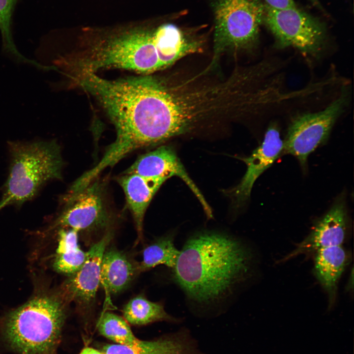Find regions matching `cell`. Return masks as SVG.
<instances>
[{"label":"cell","mask_w":354,"mask_h":354,"mask_svg":"<svg viewBox=\"0 0 354 354\" xmlns=\"http://www.w3.org/2000/svg\"><path fill=\"white\" fill-rule=\"evenodd\" d=\"M206 41L205 34L198 30L167 23L112 36L82 51L74 62L78 68L95 73L117 68L150 75L187 56L203 52Z\"/></svg>","instance_id":"1"},{"label":"cell","mask_w":354,"mask_h":354,"mask_svg":"<svg viewBox=\"0 0 354 354\" xmlns=\"http://www.w3.org/2000/svg\"><path fill=\"white\" fill-rule=\"evenodd\" d=\"M250 258L239 240L223 233H201L189 238L180 251L174 278L190 300L214 304L229 297L243 279Z\"/></svg>","instance_id":"2"},{"label":"cell","mask_w":354,"mask_h":354,"mask_svg":"<svg viewBox=\"0 0 354 354\" xmlns=\"http://www.w3.org/2000/svg\"><path fill=\"white\" fill-rule=\"evenodd\" d=\"M9 174L0 200V210L31 200L48 181L62 179L63 161L55 141L9 142Z\"/></svg>","instance_id":"3"},{"label":"cell","mask_w":354,"mask_h":354,"mask_svg":"<svg viewBox=\"0 0 354 354\" xmlns=\"http://www.w3.org/2000/svg\"><path fill=\"white\" fill-rule=\"evenodd\" d=\"M65 317L60 299L36 297L9 315L4 326L5 337L21 354H49L59 342Z\"/></svg>","instance_id":"4"},{"label":"cell","mask_w":354,"mask_h":354,"mask_svg":"<svg viewBox=\"0 0 354 354\" xmlns=\"http://www.w3.org/2000/svg\"><path fill=\"white\" fill-rule=\"evenodd\" d=\"M214 14L213 67L226 53L251 51L256 47L265 5L259 0H212Z\"/></svg>","instance_id":"5"},{"label":"cell","mask_w":354,"mask_h":354,"mask_svg":"<svg viewBox=\"0 0 354 354\" xmlns=\"http://www.w3.org/2000/svg\"><path fill=\"white\" fill-rule=\"evenodd\" d=\"M348 100V94L343 92L324 109L300 114L291 122L283 141V153L295 157L304 172L309 155L327 141Z\"/></svg>","instance_id":"6"},{"label":"cell","mask_w":354,"mask_h":354,"mask_svg":"<svg viewBox=\"0 0 354 354\" xmlns=\"http://www.w3.org/2000/svg\"><path fill=\"white\" fill-rule=\"evenodd\" d=\"M263 23L279 47H294L313 56L323 51L326 40L324 26L296 6L274 8L265 4Z\"/></svg>","instance_id":"7"},{"label":"cell","mask_w":354,"mask_h":354,"mask_svg":"<svg viewBox=\"0 0 354 354\" xmlns=\"http://www.w3.org/2000/svg\"><path fill=\"white\" fill-rule=\"evenodd\" d=\"M102 182L96 179L88 186L62 199L64 209L55 226L80 231L107 227L110 220Z\"/></svg>","instance_id":"8"},{"label":"cell","mask_w":354,"mask_h":354,"mask_svg":"<svg viewBox=\"0 0 354 354\" xmlns=\"http://www.w3.org/2000/svg\"><path fill=\"white\" fill-rule=\"evenodd\" d=\"M349 226V216L345 193L340 194L329 209L316 222L308 236L284 259L315 252L331 246L341 245Z\"/></svg>","instance_id":"9"},{"label":"cell","mask_w":354,"mask_h":354,"mask_svg":"<svg viewBox=\"0 0 354 354\" xmlns=\"http://www.w3.org/2000/svg\"><path fill=\"white\" fill-rule=\"evenodd\" d=\"M124 173L135 174L149 177L169 178L174 176L178 177L197 198L207 217H212L211 207L172 148L161 146L141 155Z\"/></svg>","instance_id":"10"},{"label":"cell","mask_w":354,"mask_h":354,"mask_svg":"<svg viewBox=\"0 0 354 354\" xmlns=\"http://www.w3.org/2000/svg\"><path fill=\"white\" fill-rule=\"evenodd\" d=\"M283 153V141L278 126L270 124L261 144L248 157H239L246 165V171L239 183L230 193L235 202L241 204L250 198L254 183L258 177Z\"/></svg>","instance_id":"11"},{"label":"cell","mask_w":354,"mask_h":354,"mask_svg":"<svg viewBox=\"0 0 354 354\" xmlns=\"http://www.w3.org/2000/svg\"><path fill=\"white\" fill-rule=\"evenodd\" d=\"M111 237V234H106L86 252L83 266L70 275L64 284L63 295L66 299L83 306L93 303L100 284L102 259Z\"/></svg>","instance_id":"12"},{"label":"cell","mask_w":354,"mask_h":354,"mask_svg":"<svg viewBox=\"0 0 354 354\" xmlns=\"http://www.w3.org/2000/svg\"><path fill=\"white\" fill-rule=\"evenodd\" d=\"M168 179L124 173L117 178L133 217L139 238L142 237L144 218L147 208L156 192Z\"/></svg>","instance_id":"13"},{"label":"cell","mask_w":354,"mask_h":354,"mask_svg":"<svg viewBox=\"0 0 354 354\" xmlns=\"http://www.w3.org/2000/svg\"><path fill=\"white\" fill-rule=\"evenodd\" d=\"M315 253L314 274L327 293L331 304L337 283L347 264L348 255L342 245L322 248Z\"/></svg>","instance_id":"14"},{"label":"cell","mask_w":354,"mask_h":354,"mask_svg":"<svg viewBox=\"0 0 354 354\" xmlns=\"http://www.w3.org/2000/svg\"><path fill=\"white\" fill-rule=\"evenodd\" d=\"M137 269L121 252L105 250L101 264L100 284L107 293L118 294L129 285Z\"/></svg>","instance_id":"15"},{"label":"cell","mask_w":354,"mask_h":354,"mask_svg":"<svg viewBox=\"0 0 354 354\" xmlns=\"http://www.w3.org/2000/svg\"><path fill=\"white\" fill-rule=\"evenodd\" d=\"M79 232L73 229H61L54 267L59 272L71 275L77 271L86 259V252L78 243Z\"/></svg>","instance_id":"16"},{"label":"cell","mask_w":354,"mask_h":354,"mask_svg":"<svg viewBox=\"0 0 354 354\" xmlns=\"http://www.w3.org/2000/svg\"><path fill=\"white\" fill-rule=\"evenodd\" d=\"M103 351L106 354H189L188 346L178 338L169 337L152 341L138 339L131 345L109 344Z\"/></svg>","instance_id":"17"},{"label":"cell","mask_w":354,"mask_h":354,"mask_svg":"<svg viewBox=\"0 0 354 354\" xmlns=\"http://www.w3.org/2000/svg\"><path fill=\"white\" fill-rule=\"evenodd\" d=\"M124 319L133 325H143L159 321L177 322L178 320L167 313L162 303L148 300L143 295L137 296L124 306Z\"/></svg>","instance_id":"18"},{"label":"cell","mask_w":354,"mask_h":354,"mask_svg":"<svg viewBox=\"0 0 354 354\" xmlns=\"http://www.w3.org/2000/svg\"><path fill=\"white\" fill-rule=\"evenodd\" d=\"M174 235L162 236L146 247L143 252V260L138 266L139 271H144L159 265L174 268L180 251L175 246Z\"/></svg>","instance_id":"19"},{"label":"cell","mask_w":354,"mask_h":354,"mask_svg":"<svg viewBox=\"0 0 354 354\" xmlns=\"http://www.w3.org/2000/svg\"><path fill=\"white\" fill-rule=\"evenodd\" d=\"M17 0H0V30L2 36V52L16 63L35 66L36 61L25 57L17 50L11 30V17Z\"/></svg>","instance_id":"20"},{"label":"cell","mask_w":354,"mask_h":354,"mask_svg":"<svg viewBox=\"0 0 354 354\" xmlns=\"http://www.w3.org/2000/svg\"><path fill=\"white\" fill-rule=\"evenodd\" d=\"M99 333L117 344L131 345L138 339L132 332L127 322L121 317L110 312H105L98 324Z\"/></svg>","instance_id":"21"},{"label":"cell","mask_w":354,"mask_h":354,"mask_svg":"<svg viewBox=\"0 0 354 354\" xmlns=\"http://www.w3.org/2000/svg\"><path fill=\"white\" fill-rule=\"evenodd\" d=\"M266 4L274 8H285L295 6L294 0H265Z\"/></svg>","instance_id":"22"},{"label":"cell","mask_w":354,"mask_h":354,"mask_svg":"<svg viewBox=\"0 0 354 354\" xmlns=\"http://www.w3.org/2000/svg\"><path fill=\"white\" fill-rule=\"evenodd\" d=\"M80 354H106L103 351H99L94 348L86 347L84 348Z\"/></svg>","instance_id":"23"},{"label":"cell","mask_w":354,"mask_h":354,"mask_svg":"<svg viewBox=\"0 0 354 354\" xmlns=\"http://www.w3.org/2000/svg\"><path fill=\"white\" fill-rule=\"evenodd\" d=\"M313 4L318 5V0H310Z\"/></svg>","instance_id":"24"}]
</instances>
